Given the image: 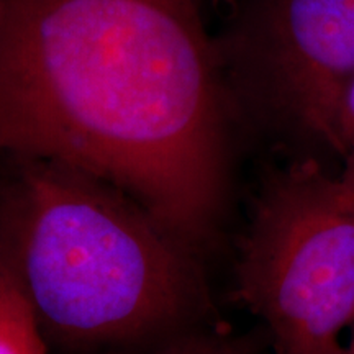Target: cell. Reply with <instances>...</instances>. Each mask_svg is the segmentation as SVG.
<instances>
[{
    "label": "cell",
    "mask_w": 354,
    "mask_h": 354,
    "mask_svg": "<svg viewBox=\"0 0 354 354\" xmlns=\"http://www.w3.org/2000/svg\"><path fill=\"white\" fill-rule=\"evenodd\" d=\"M0 259L59 353L214 323L202 254L125 190L64 162L0 154Z\"/></svg>",
    "instance_id": "2"
},
{
    "label": "cell",
    "mask_w": 354,
    "mask_h": 354,
    "mask_svg": "<svg viewBox=\"0 0 354 354\" xmlns=\"http://www.w3.org/2000/svg\"><path fill=\"white\" fill-rule=\"evenodd\" d=\"M233 295L276 354H343L354 326V169L315 159L263 179L233 269Z\"/></svg>",
    "instance_id": "3"
},
{
    "label": "cell",
    "mask_w": 354,
    "mask_h": 354,
    "mask_svg": "<svg viewBox=\"0 0 354 354\" xmlns=\"http://www.w3.org/2000/svg\"><path fill=\"white\" fill-rule=\"evenodd\" d=\"M343 354H354V326L351 328V335L346 339V344H344Z\"/></svg>",
    "instance_id": "8"
},
{
    "label": "cell",
    "mask_w": 354,
    "mask_h": 354,
    "mask_svg": "<svg viewBox=\"0 0 354 354\" xmlns=\"http://www.w3.org/2000/svg\"><path fill=\"white\" fill-rule=\"evenodd\" d=\"M50 346L0 259V354H48Z\"/></svg>",
    "instance_id": "6"
},
{
    "label": "cell",
    "mask_w": 354,
    "mask_h": 354,
    "mask_svg": "<svg viewBox=\"0 0 354 354\" xmlns=\"http://www.w3.org/2000/svg\"><path fill=\"white\" fill-rule=\"evenodd\" d=\"M344 166H348V167H351V169H354V161H346V162H344Z\"/></svg>",
    "instance_id": "9"
},
{
    "label": "cell",
    "mask_w": 354,
    "mask_h": 354,
    "mask_svg": "<svg viewBox=\"0 0 354 354\" xmlns=\"http://www.w3.org/2000/svg\"><path fill=\"white\" fill-rule=\"evenodd\" d=\"M336 141L338 154L343 161H354V77L342 97L336 118Z\"/></svg>",
    "instance_id": "7"
},
{
    "label": "cell",
    "mask_w": 354,
    "mask_h": 354,
    "mask_svg": "<svg viewBox=\"0 0 354 354\" xmlns=\"http://www.w3.org/2000/svg\"><path fill=\"white\" fill-rule=\"evenodd\" d=\"M240 118L197 0H0V154L117 185L202 256Z\"/></svg>",
    "instance_id": "1"
},
{
    "label": "cell",
    "mask_w": 354,
    "mask_h": 354,
    "mask_svg": "<svg viewBox=\"0 0 354 354\" xmlns=\"http://www.w3.org/2000/svg\"><path fill=\"white\" fill-rule=\"evenodd\" d=\"M241 117L338 151L354 77V0H245L216 39Z\"/></svg>",
    "instance_id": "4"
},
{
    "label": "cell",
    "mask_w": 354,
    "mask_h": 354,
    "mask_svg": "<svg viewBox=\"0 0 354 354\" xmlns=\"http://www.w3.org/2000/svg\"><path fill=\"white\" fill-rule=\"evenodd\" d=\"M268 344V335L263 328L236 333L216 323H207L154 342L104 354H264Z\"/></svg>",
    "instance_id": "5"
}]
</instances>
